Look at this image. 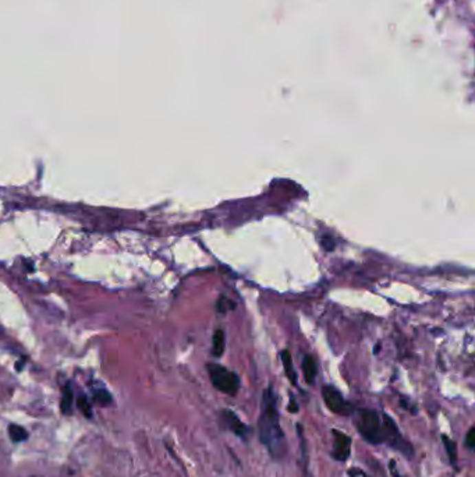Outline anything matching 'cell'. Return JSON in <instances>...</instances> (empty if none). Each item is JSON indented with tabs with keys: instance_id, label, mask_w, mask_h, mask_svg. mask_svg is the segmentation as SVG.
I'll return each mask as SVG.
<instances>
[{
	"instance_id": "obj_1",
	"label": "cell",
	"mask_w": 475,
	"mask_h": 477,
	"mask_svg": "<svg viewBox=\"0 0 475 477\" xmlns=\"http://www.w3.org/2000/svg\"><path fill=\"white\" fill-rule=\"evenodd\" d=\"M258 438L274 460L282 462L286 458L287 440L280 426L278 395L272 387H268L262 392L261 413L258 417Z\"/></svg>"
},
{
	"instance_id": "obj_2",
	"label": "cell",
	"mask_w": 475,
	"mask_h": 477,
	"mask_svg": "<svg viewBox=\"0 0 475 477\" xmlns=\"http://www.w3.org/2000/svg\"><path fill=\"white\" fill-rule=\"evenodd\" d=\"M354 426L364 441L371 445H384L385 424L382 414L374 409H357L354 413Z\"/></svg>"
},
{
	"instance_id": "obj_3",
	"label": "cell",
	"mask_w": 475,
	"mask_h": 477,
	"mask_svg": "<svg viewBox=\"0 0 475 477\" xmlns=\"http://www.w3.org/2000/svg\"><path fill=\"white\" fill-rule=\"evenodd\" d=\"M208 374L210 377V383L212 385L222 394L234 396L240 391L241 387V380L239 374H236L234 371L228 370L226 367L221 364L210 363L206 365Z\"/></svg>"
},
{
	"instance_id": "obj_4",
	"label": "cell",
	"mask_w": 475,
	"mask_h": 477,
	"mask_svg": "<svg viewBox=\"0 0 475 477\" xmlns=\"http://www.w3.org/2000/svg\"><path fill=\"white\" fill-rule=\"evenodd\" d=\"M382 418H384V424H385V443H384V445H388L389 448L399 451L407 459H412L414 454H415L414 447L408 440L404 438V436L401 434V432L396 424V421L393 420V417H390L388 413H382Z\"/></svg>"
},
{
	"instance_id": "obj_5",
	"label": "cell",
	"mask_w": 475,
	"mask_h": 477,
	"mask_svg": "<svg viewBox=\"0 0 475 477\" xmlns=\"http://www.w3.org/2000/svg\"><path fill=\"white\" fill-rule=\"evenodd\" d=\"M322 398L327 407L339 416H353L355 412L354 405L350 403L335 387L325 385L322 388Z\"/></svg>"
},
{
	"instance_id": "obj_6",
	"label": "cell",
	"mask_w": 475,
	"mask_h": 477,
	"mask_svg": "<svg viewBox=\"0 0 475 477\" xmlns=\"http://www.w3.org/2000/svg\"><path fill=\"white\" fill-rule=\"evenodd\" d=\"M222 421L228 430H230L237 438H240L244 443H248L251 436L254 434V429L243 423L241 418L232 409L222 410Z\"/></svg>"
},
{
	"instance_id": "obj_7",
	"label": "cell",
	"mask_w": 475,
	"mask_h": 477,
	"mask_svg": "<svg viewBox=\"0 0 475 477\" xmlns=\"http://www.w3.org/2000/svg\"><path fill=\"white\" fill-rule=\"evenodd\" d=\"M332 436H333V447L331 451L332 459L338 462L349 460L351 455V437L338 429L332 430Z\"/></svg>"
},
{
	"instance_id": "obj_8",
	"label": "cell",
	"mask_w": 475,
	"mask_h": 477,
	"mask_svg": "<svg viewBox=\"0 0 475 477\" xmlns=\"http://www.w3.org/2000/svg\"><path fill=\"white\" fill-rule=\"evenodd\" d=\"M442 443L445 445V451L449 458V463L454 470H459V452H457V444L453 438H450L446 434H442Z\"/></svg>"
},
{
	"instance_id": "obj_9",
	"label": "cell",
	"mask_w": 475,
	"mask_h": 477,
	"mask_svg": "<svg viewBox=\"0 0 475 477\" xmlns=\"http://www.w3.org/2000/svg\"><path fill=\"white\" fill-rule=\"evenodd\" d=\"M302 373L305 381L308 384H313L316 374H318V367H316V361L311 354H307L302 359Z\"/></svg>"
},
{
	"instance_id": "obj_10",
	"label": "cell",
	"mask_w": 475,
	"mask_h": 477,
	"mask_svg": "<svg viewBox=\"0 0 475 477\" xmlns=\"http://www.w3.org/2000/svg\"><path fill=\"white\" fill-rule=\"evenodd\" d=\"M73 403H74V392L70 384H66L62 391L60 398V410L63 414H71L73 413Z\"/></svg>"
},
{
	"instance_id": "obj_11",
	"label": "cell",
	"mask_w": 475,
	"mask_h": 477,
	"mask_svg": "<svg viewBox=\"0 0 475 477\" xmlns=\"http://www.w3.org/2000/svg\"><path fill=\"white\" fill-rule=\"evenodd\" d=\"M282 361H283V367H285V373L286 377L290 380V383L296 387L297 385V373L293 365V360H291V354L287 349H285L282 352Z\"/></svg>"
},
{
	"instance_id": "obj_12",
	"label": "cell",
	"mask_w": 475,
	"mask_h": 477,
	"mask_svg": "<svg viewBox=\"0 0 475 477\" xmlns=\"http://www.w3.org/2000/svg\"><path fill=\"white\" fill-rule=\"evenodd\" d=\"M92 399H93V402H96L102 406H111L113 402V398L109 394V391L103 387L92 388Z\"/></svg>"
},
{
	"instance_id": "obj_13",
	"label": "cell",
	"mask_w": 475,
	"mask_h": 477,
	"mask_svg": "<svg viewBox=\"0 0 475 477\" xmlns=\"http://www.w3.org/2000/svg\"><path fill=\"white\" fill-rule=\"evenodd\" d=\"M9 437L13 443L19 444V443H23V441H27L28 440V432L19 426V424H10L9 426Z\"/></svg>"
},
{
	"instance_id": "obj_14",
	"label": "cell",
	"mask_w": 475,
	"mask_h": 477,
	"mask_svg": "<svg viewBox=\"0 0 475 477\" xmlns=\"http://www.w3.org/2000/svg\"><path fill=\"white\" fill-rule=\"evenodd\" d=\"M296 430H297V434H298V440H300V449H301V459H302V465H304V471L307 473V466H308V452H307V440L304 437V427H302V424L301 423H297L296 424Z\"/></svg>"
},
{
	"instance_id": "obj_15",
	"label": "cell",
	"mask_w": 475,
	"mask_h": 477,
	"mask_svg": "<svg viewBox=\"0 0 475 477\" xmlns=\"http://www.w3.org/2000/svg\"><path fill=\"white\" fill-rule=\"evenodd\" d=\"M223 352H225V332L222 330H218L212 341V354L215 357H221Z\"/></svg>"
},
{
	"instance_id": "obj_16",
	"label": "cell",
	"mask_w": 475,
	"mask_h": 477,
	"mask_svg": "<svg viewBox=\"0 0 475 477\" xmlns=\"http://www.w3.org/2000/svg\"><path fill=\"white\" fill-rule=\"evenodd\" d=\"M77 406L78 409L82 412V414L88 418L92 417V406H91V401L85 396V394H80L77 398Z\"/></svg>"
},
{
	"instance_id": "obj_17",
	"label": "cell",
	"mask_w": 475,
	"mask_h": 477,
	"mask_svg": "<svg viewBox=\"0 0 475 477\" xmlns=\"http://www.w3.org/2000/svg\"><path fill=\"white\" fill-rule=\"evenodd\" d=\"M464 445L467 449L474 451V448H475V427H470V430L467 432Z\"/></svg>"
},
{
	"instance_id": "obj_18",
	"label": "cell",
	"mask_w": 475,
	"mask_h": 477,
	"mask_svg": "<svg viewBox=\"0 0 475 477\" xmlns=\"http://www.w3.org/2000/svg\"><path fill=\"white\" fill-rule=\"evenodd\" d=\"M321 246H322L325 250L332 251V250L335 248L336 243H335L333 237H331V236H322V239H321Z\"/></svg>"
},
{
	"instance_id": "obj_19",
	"label": "cell",
	"mask_w": 475,
	"mask_h": 477,
	"mask_svg": "<svg viewBox=\"0 0 475 477\" xmlns=\"http://www.w3.org/2000/svg\"><path fill=\"white\" fill-rule=\"evenodd\" d=\"M347 474H349V477H369L362 469H360V467H357V466L350 467L349 471H347Z\"/></svg>"
},
{
	"instance_id": "obj_20",
	"label": "cell",
	"mask_w": 475,
	"mask_h": 477,
	"mask_svg": "<svg viewBox=\"0 0 475 477\" xmlns=\"http://www.w3.org/2000/svg\"><path fill=\"white\" fill-rule=\"evenodd\" d=\"M230 304H233V303H230L229 300H226L225 297H222V299L218 301V310H219L221 312H226V311L230 308Z\"/></svg>"
},
{
	"instance_id": "obj_21",
	"label": "cell",
	"mask_w": 475,
	"mask_h": 477,
	"mask_svg": "<svg viewBox=\"0 0 475 477\" xmlns=\"http://www.w3.org/2000/svg\"><path fill=\"white\" fill-rule=\"evenodd\" d=\"M287 410H289L290 413H298L300 406H298L297 401L294 399V396H290V403H289V406H287Z\"/></svg>"
},
{
	"instance_id": "obj_22",
	"label": "cell",
	"mask_w": 475,
	"mask_h": 477,
	"mask_svg": "<svg viewBox=\"0 0 475 477\" xmlns=\"http://www.w3.org/2000/svg\"><path fill=\"white\" fill-rule=\"evenodd\" d=\"M389 471H390V474H392L393 477H404V476H401V474H400V471L397 470V467H396V462H395L393 459L389 462Z\"/></svg>"
}]
</instances>
